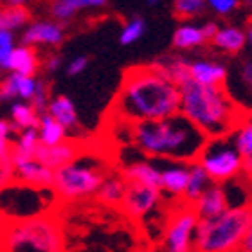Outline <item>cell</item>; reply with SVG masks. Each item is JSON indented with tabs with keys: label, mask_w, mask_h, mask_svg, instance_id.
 Wrapping results in <instances>:
<instances>
[{
	"label": "cell",
	"mask_w": 252,
	"mask_h": 252,
	"mask_svg": "<svg viewBox=\"0 0 252 252\" xmlns=\"http://www.w3.org/2000/svg\"><path fill=\"white\" fill-rule=\"evenodd\" d=\"M179 87L152 65H137L125 72L112 101V119L121 125L162 121L179 114Z\"/></svg>",
	"instance_id": "6da1fadb"
},
{
	"label": "cell",
	"mask_w": 252,
	"mask_h": 252,
	"mask_svg": "<svg viewBox=\"0 0 252 252\" xmlns=\"http://www.w3.org/2000/svg\"><path fill=\"white\" fill-rule=\"evenodd\" d=\"M125 126L131 144L142 155L157 160L193 164L207 142V137L180 114L162 121Z\"/></svg>",
	"instance_id": "7a4b0ae2"
},
{
	"label": "cell",
	"mask_w": 252,
	"mask_h": 252,
	"mask_svg": "<svg viewBox=\"0 0 252 252\" xmlns=\"http://www.w3.org/2000/svg\"><path fill=\"white\" fill-rule=\"evenodd\" d=\"M179 90V114L196 126L207 139L231 135L245 116L232 103L223 87H205L188 79Z\"/></svg>",
	"instance_id": "3957f363"
},
{
	"label": "cell",
	"mask_w": 252,
	"mask_h": 252,
	"mask_svg": "<svg viewBox=\"0 0 252 252\" xmlns=\"http://www.w3.org/2000/svg\"><path fill=\"white\" fill-rule=\"evenodd\" d=\"M0 252H67L62 221L53 215L0 221Z\"/></svg>",
	"instance_id": "277c9868"
},
{
	"label": "cell",
	"mask_w": 252,
	"mask_h": 252,
	"mask_svg": "<svg viewBox=\"0 0 252 252\" xmlns=\"http://www.w3.org/2000/svg\"><path fill=\"white\" fill-rule=\"evenodd\" d=\"M252 229V209H227L220 216L200 220L193 252H240Z\"/></svg>",
	"instance_id": "5b68a950"
},
{
	"label": "cell",
	"mask_w": 252,
	"mask_h": 252,
	"mask_svg": "<svg viewBox=\"0 0 252 252\" xmlns=\"http://www.w3.org/2000/svg\"><path fill=\"white\" fill-rule=\"evenodd\" d=\"M112 169L99 155L81 152L72 162L54 171L53 191L60 202H78L95 196L99 186Z\"/></svg>",
	"instance_id": "8992f818"
},
{
	"label": "cell",
	"mask_w": 252,
	"mask_h": 252,
	"mask_svg": "<svg viewBox=\"0 0 252 252\" xmlns=\"http://www.w3.org/2000/svg\"><path fill=\"white\" fill-rule=\"evenodd\" d=\"M60 204L53 189H40L22 182H11L0 189V221L31 220L53 215Z\"/></svg>",
	"instance_id": "52a82bcc"
},
{
	"label": "cell",
	"mask_w": 252,
	"mask_h": 252,
	"mask_svg": "<svg viewBox=\"0 0 252 252\" xmlns=\"http://www.w3.org/2000/svg\"><path fill=\"white\" fill-rule=\"evenodd\" d=\"M196 162L209 175L213 184H225L243 173L245 158L238 152L232 135L207 139Z\"/></svg>",
	"instance_id": "ba28073f"
},
{
	"label": "cell",
	"mask_w": 252,
	"mask_h": 252,
	"mask_svg": "<svg viewBox=\"0 0 252 252\" xmlns=\"http://www.w3.org/2000/svg\"><path fill=\"white\" fill-rule=\"evenodd\" d=\"M198 221L193 207L179 200L164 223L162 252H193Z\"/></svg>",
	"instance_id": "9c48e42d"
},
{
	"label": "cell",
	"mask_w": 252,
	"mask_h": 252,
	"mask_svg": "<svg viewBox=\"0 0 252 252\" xmlns=\"http://www.w3.org/2000/svg\"><path fill=\"white\" fill-rule=\"evenodd\" d=\"M232 103L243 112L252 114V54L243 53L232 60L227 67V79L223 83Z\"/></svg>",
	"instance_id": "30bf717a"
},
{
	"label": "cell",
	"mask_w": 252,
	"mask_h": 252,
	"mask_svg": "<svg viewBox=\"0 0 252 252\" xmlns=\"http://www.w3.org/2000/svg\"><path fill=\"white\" fill-rule=\"evenodd\" d=\"M164 200V193L158 188H148V186L128 184L126 194L123 198L121 209L131 220H146L160 207Z\"/></svg>",
	"instance_id": "8fae6325"
},
{
	"label": "cell",
	"mask_w": 252,
	"mask_h": 252,
	"mask_svg": "<svg viewBox=\"0 0 252 252\" xmlns=\"http://www.w3.org/2000/svg\"><path fill=\"white\" fill-rule=\"evenodd\" d=\"M11 164H13L15 182H22V184L40 189H53L54 169L47 168L34 155L11 153Z\"/></svg>",
	"instance_id": "7c38bea8"
},
{
	"label": "cell",
	"mask_w": 252,
	"mask_h": 252,
	"mask_svg": "<svg viewBox=\"0 0 252 252\" xmlns=\"http://www.w3.org/2000/svg\"><path fill=\"white\" fill-rule=\"evenodd\" d=\"M158 169H160V191L177 200H182L188 188L189 180V164L173 162V160H157Z\"/></svg>",
	"instance_id": "4fadbf2b"
},
{
	"label": "cell",
	"mask_w": 252,
	"mask_h": 252,
	"mask_svg": "<svg viewBox=\"0 0 252 252\" xmlns=\"http://www.w3.org/2000/svg\"><path fill=\"white\" fill-rule=\"evenodd\" d=\"M65 31L63 26L56 20H36L31 22L22 34V45L38 47V45H51L56 47L63 42Z\"/></svg>",
	"instance_id": "5bb4252c"
},
{
	"label": "cell",
	"mask_w": 252,
	"mask_h": 252,
	"mask_svg": "<svg viewBox=\"0 0 252 252\" xmlns=\"http://www.w3.org/2000/svg\"><path fill=\"white\" fill-rule=\"evenodd\" d=\"M189 79L205 87H223L227 67L216 60H189Z\"/></svg>",
	"instance_id": "9a60e30c"
},
{
	"label": "cell",
	"mask_w": 252,
	"mask_h": 252,
	"mask_svg": "<svg viewBox=\"0 0 252 252\" xmlns=\"http://www.w3.org/2000/svg\"><path fill=\"white\" fill-rule=\"evenodd\" d=\"M81 152H83V146H81L78 141L67 139L65 142H62V144L53 146V148H45L40 144V148H38L36 153H34V157H36L40 162L45 164L47 168L56 171V169H60L62 166H65V164L72 162Z\"/></svg>",
	"instance_id": "2e32d148"
},
{
	"label": "cell",
	"mask_w": 252,
	"mask_h": 252,
	"mask_svg": "<svg viewBox=\"0 0 252 252\" xmlns=\"http://www.w3.org/2000/svg\"><path fill=\"white\" fill-rule=\"evenodd\" d=\"M121 175L128 184L148 186L160 189V169L153 158L148 160H130L125 164Z\"/></svg>",
	"instance_id": "e0dca14e"
},
{
	"label": "cell",
	"mask_w": 252,
	"mask_h": 252,
	"mask_svg": "<svg viewBox=\"0 0 252 252\" xmlns=\"http://www.w3.org/2000/svg\"><path fill=\"white\" fill-rule=\"evenodd\" d=\"M191 207L196 213L198 220H209V218H215V216L225 213L229 209V204H227L225 193H223L221 186L211 184Z\"/></svg>",
	"instance_id": "ac0fdd59"
},
{
	"label": "cell",
	"mask_w": 252,
	"mask_h": 252,
	"mask_svg": "<svg viewBox=\"0 0 252 252\" xmlns=\"http://www.w3.org/2000/svg\"><path fill=\"white\" fill-rule=\"evenodd\" d=\"M36 81L38 79L29 78V76H20V74L11 72L0 83V101L20 99L29 103L34 95V90H36Z\"/></svg>",
	"instance_id": "d6986e66"
},
{
	"label": "cell",
	"mask_w": 252,
	"mask_h": 252,
	"mask_svg": "<svg viewBox=\"0 0 252 252\" xmlns=\"http://www.w3.org/2000/svg\"><path fill=\"white\" fill-rule=\"evenodd\" d=\"M211 43L215 49L236 58V56L245 53V49H247V34H245V29H242V27L223 26L213 36Z\"/></svg>",
	"instance_id": "ffe728a7"
},
{
	"label": "cell",
	"mask_w": 252,
	"mask_h": 252,
	"mask_svg": "<svg viewBox=\"0 0 252 252\" xmlns=\"http://www.w3.org/2000/svg\"><path fill=\"white\" fill-rule=\"evenodd\" d=\"M223 193H225L229 209H242V207H251L252 204V182L247 175L242 173L231 179L225 184H220Z\"/></svg>",
	"instance_id": "44dd1931"
},
{
	"label": "cell",
	"mask_w": 252,
	"mask_h": 252,
	"mask_svg": "<svg viewBox=\"0 0 252 252\" xmlns=\"http://www.w3.org/2000/svg\"><path fill=\"white\" fill-rule=\"evenodd\" d=\"M157 72H160L164 78L173 81L177 87L186 83L189 79V60L184 56H177V54H166L162 58L155 60L150 63Z\"/></svg>",
	"instance_id": "7402d4cb"
},
{
	"label": "cell",
	"mask_w": 252,
	"mask_h": 252,
	"mask_svg": "<svg viewBox=\"0 0 252 252\" xmlns=\"http://www.w3.org/2000/svg\"><path fill=\"white\" fill-rule=\"evenodd\" d=\"M40 65H42V62H40V56L36 54L34 49L27 47V45H18V47L13 49L9 63H7L5 68L11 70L13 74L34 78V74L38 72Z\"/></svg>",
	"instance_id": "603a6c76"
},
{
	"label": "cell",
	"mask_w": 252,
	"mask_h": 252,
	"mask_svg": "<svg viewBox=\"0 0 252 252\" xmlns=\"http://www.w3.org/2000/svg\"><path fill=\"white\" fill-rule=\"evenodd\" d=\"M126 188H128V182L125 180V177L121 173H112L110 171L97 189L95 198L99 200L101 204L110 205V207H121L123 198L126 194Z\"/></svg>",
	"instance_id": "cb8c5ba5"
},
{
	"label": "cell",
	"mask_w": 252,
	"mask_h": 252,
	"mask_svg": "<svg viewBox=\"0 0 252 252\" xmlns=\"http://www.w3.org/2000/svg\"><path fill=\"white\" fill-rule=\"evenodd\" d=\"M47 114L53 117L54 121H58L67 131L79 130L78 112H76L72 99H68L67 95H56V97H53L51 103H49Z\"/></svg>",
	"instance_id": "d4e9b609"
},
{
	"label": "cell",
	"mask_w": 252,
	"mask_h": 252,
	"mask_svg": "<svg viewBox=\"0 0 252 252\" xmlns=\"http://www.w3.org/2000/svg\"><path fill=\"white\" fill-rule=\"evenodd\" d=\"M31 22V13L22 2L0 5V31H16Z\"/></svg>",
	"instance_id": "484cf974"
},
{
	"label": "cell",
	"mask_w": 252,
	"mask_h": 252,
	"mask_svg": "<svg viewBox=\"0 0 252 252\" xmlns=\"http://www.w3.org/2000/svg\"><path fill=\"white\" fill-rule=\"evenodd\" d=\"M108 4L106 0H58L51 4V15L56 18V22H67L70 20L78 11L89 9V7H105Z\"/></svg>",
	"instance_id": "4316f807"
},
{
	"label": "cell",
	"mask_w": 252,
	"mask_h": 252,
	"mask_svg": "<svg viewBox=\"0 0 252 252\" xmlns=\"http://www.w3.org/2000/svg\"><path fill=\"white\" fill-rule=\"evenodd\" d=\"M211 184H213V180L209 179V175L205 173L198 162L189 164V180H188L186 193L182 196V202L188 205H193Z\"/></svg>",
	"instance_id": "83f0119b"
},
{
	"label": "cell",
	"mask_w": 252,
	"mask_h": 252,
	"mask_svg": "<svg viewBox=\"0 0 252 252\" xmlns=\"http://www.w3.org/2000/svg\"><path fill=\"white\" fill-rule=\"evenodd\" d=\"M36 130H38V137H40V144L45 148L58 146V144L67 141V130L58 121H54L47 112L40 116Z\"/></svg>",
	"instance_id": "f1b7e54d"
},
{
	"label": "cell",
	"mask_w": 252,
	"mask_h": 252,
	"mask_svg": "<svg viewBox=\"0 0 252 252\" xmlns=\"http://www.w3.org/2000/svg\"><path fill=\"white\" fill-rule=\"evenodd\" d=\"M38 121H40V114L32 108L31 103L16 101L11 105V126L15 133L38 128Z\"/></svg>",
	"instance_id": "f546056e"
},
{
	"label": "cell",
	"mask_w": 252,
	"mask_h": 252,
	"mask_svg": "<svg viewBox=\"0 0 252 252\" xmlns=\"http://www.w3.org/2000/svg\"><path fill=\"white\" fill-rule=\"evenodd\" d=\"M207 42L202 31V26L194 24H182L173 34V45L180 51H189V49L200 47Z\"/></svg>",
	"instance_id": "4dcf8cb0"
},
{
	"label": "cell",
	"mask_w": 252,
	"mask_h": 252,
	"mask_svg": "<svg viewBox=\"0 0 252 252\" xmlns=\"http://www.w3.org/2000/svg\"><path fill=\"white\" fill-rule=\"evenodd\" d=\"M231 135L238 152L242 153V157H252V114H245L242 117L240 125L236 126V130L232 131Z\"/></svg>",
	"instance_id": "1f68e13d"
},
{
	"label": "cell",
	"mask_w": 252,
	"mask_h": 252,
	"mask_svg": "<svg viewBox=\"0 0 252 252\" xmlns=\"http://www.w3.org/2000/svg\"><path fill=\"white\" fill-rule=\"evenodd\" d=\"M40 148V137H38V130H24L20 131L15 139L13 144V153H20V155H34L36 150Z\"/></svg>",
	"instance_id": "d6a6232c"
},
{
	"label": "cell",
	"mask_w": 252,
	"mask_h": 252,
	"mask_svg": "<svg viewBox=\"0 0 252 252\" xmlns=\"http://www.w3.org/2000/svg\"><path fill=\"white\" fill-rule=\"evenodd\" d=\"M144 31H146V22L142 20L141 16H133V18H130V20L125 24L119 40H121L123 45H130V43L141 40Z\"/></svg>",
	"instance_id": "836d02e7"
},
{
	"label": "cell",
	"mask_w": 252,
	"mask_h": 252,
	"mask_svg": "<svg viewBox=\"0 0 252 252\" xmlns=\"http://www.w3.org/2000/svg\"><path fill=\"white\" fill-rule=\"evenodd\" d=\"M205 2L204 0H177L173 4L175 15L182 18V20H188V18H196L205 11Z\"/></svg>",
	"instance_id": "e575fe53"
},
{
	"label": "cell",
	"mask_w": 252,
	"mask_h": 252,
	"mask_svg": "<svg viewBox=\"0 0 252 252\" xmlns=\"http://www.w3.org/2000/svg\"><path fill=\"white\" fill-rule=\"evenodd\" d=\"M13 133H15V130H13L11 123L5 121V119H0V162L11 160L13 144H15Z\"/></svg>",
	"instance_id": "d590c367"
},
{
	"label": "cell",
	"mask_w": 252,
	"mask_h": 252,
	"mask_svg": "<svg viewBox=\"0 0 252 252\" xmlns=\"http://www.w3.org/2000/svg\"><path fill=\"white\" fill-rule=\"evenodd\" d=\"M51 87H49L47 81H43V79H38L36 81V90H34V95H32V99L29 101L31 106L34 110L42 116L45 114L49 108V103H51Z\"/></svg>",
	"instance_id": "8d00e7d4"
},
{
	"label": "cell",
	"mask_w": 252,
	"mask_h": 252,
	"mask_svg": "<svg viewBox=\"0 0 252 252\" xmlns=\"http://www.w3.org/2000/svg\"><path fill=\"white\" fill-rule=\"evenodd\" d=\"M207 5L215 11L216 15L227 16V15H231L234 9H238L240 2H238V0H209Z\"/></svg>",
	"instance_id": "74e56055"
},
{
	"label": "cell",
	"mask_w": 252,
	"mask_h": 252,
	"mask_svg": "<svg viewBox=\"0 0 252 252\" xmlns=\"http://www.w3.org/2000/svg\"><path fill=\"white\" fill-rule=\"evenodd\" d=\"M87 67H89V58L87 56H76L74 60L68 62L67 74L68 76H79V74H83V70Z\"/></svg>",
	"instance_id": "f35d334b"
},
{
	"label": "cell",
	"mask_w": 252,
	"mask_h": 252,
	"mask_svg": "<svg viewBox=\"0 0 252 252\" xmlns=\"http://www.w3.org/2000/svg\"><path fill=\"white\" fill-rule=\"evenodd\" d=\"M42 63H43V68H45V70H49V72H56V70H60V67H62L63 58H62V54H49Z\"/></svg>",
	"instance_id": "ab89813d"
},
{
	"label": "cell",
	"mask_w": 252,
	"mask_h": 252,
	"mask_svg": "<svg viewBox=\"0 0 252 252\" xmlns=\"http://www.w3.org/2000/svg\"><path fill=\"white\" fill-rule=\"evenodd\" d=\"M0 49H15V34L9 31H0Z\"/></svg>",
	"instance_id": "60d3db41"
},
{
	"label": "cell",
	"mask_w": 252,
	"mask_h": 252,
	"mask_svg": "<svg viewBox=\"0 0 252 252\" xmlns=\"http://www.w3.org/2000/svg\"><path fill=\"white\" fill-rule=\"evenodd\" d=\"M218 29H220V26L216 24V22H204L202 24V31H204V36L207 42H211L213 40V36H215L216 32H218Z\"/></svg>",
	"instance_id": "b9f144b4"
},
{
	"label": "cell",
	"mask_w": 252,
	"mask_h": 252,
	"mask_svg": "<svg viewBox=\"0 0 252 252\" xmlns=\"http://www.w3.org/2000/svg\"><path fill=\"white\" fill-rule=\"evenodd\" d=\"M11 53L9 49H0V68H5L7 67V63H9V58H11Z\"/></svg>",
	"instance_id": "7bdbcfd3"
},
{
	"label": "cell",
	"mask_w": 252,
	"mask_h": 252,
	"mask_svg": "<svg viewBox=\"0 0 252 252\" xmlns=\"http://www.w3.org/2000/svg\"><path fill=\"white\" fill-rule=\"evenodd\" d=\"M245 34H247V47H249V53L252 54V18L247 22V27H245Z\"/></svg>",
	"instance_id": "ee69618b"
},
{
	"label": "cell",
	"mask_w": 252,
	"mask_h": 252,
	"mask_svg": "<svg viewBox=\"0 0 252 252\" xmlns=\"http://www.w3.org/2000/svg\"><path fill=\"white\" fill-rule=\"evenodd\" d=\"M242 251L243 252H252V229L249 231V234L245 236V240H243Z\"/></svg>",
	"instance_id": "f6af8a7d"
},
{
	"label": "cell",
	"mask_w": 252,
	"mask_h": 252,
	"mask_svg": "<svg viewBox=\"0 0 252 252\" xmlns=\"http://www.w3.org/2000/svg\"><path fill=\"white\" fill-rule=\"evenodd\" d=\"M243 173L247 175L249 179H251V182H252V157L245 158V166H243Z\"/></svg>",
	"instance_id": "bcb514c9"
},
{
	"label": "cell",
	"mask_w": 252,
	"mask_h": 252,
	"mask_svg": "<svg viewBox=\"0 0 252 252\" xmlns=\"http://www.w3.org/2000/svg\"><path fill=\"white\" fill-rule=\"evenodd\" d=\"M251 209H252V204H251Z\"/></svg>",
	"instance_id": "7dc6e473"
},
{
	"label": "cell",
	"mask_w": 252,
	"mask_h": 252,
	"mask_svg": "<svg viewBox=\"0 0 252 252\" xmlns=\"http://www.w3.org/2000/svg\"><path fill=\"white\" fill-rule=\"evenodd\" d=\"M240 252H243V251H240Z\"/></svg>",
	"instance_id": "c3c4849f"
},
{
	"label": "cell",
	"mask_w": 252,
	"mask_h": 252,
	"mask_svg": "<svg viewBox=\"0 0 252 252\" xmlns=\"http://www.w3.org/2000/svg\"><path fill=\"white\" fill-rule=\"evenodd\" d=\"M0 70H2V68H0Z\"/></svg>",
	"instance_id": "681fc988"
}]
</instances>
